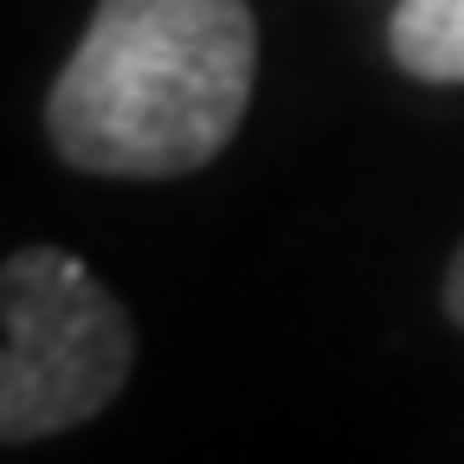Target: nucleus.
Returning <instances> with one entry per match:
<instances>
[{
	"mask_svg": "<svg viewBox=\"0 0 464 464\" xmlns=\"http://www.w3.org/2000/svg\"><path fill=\"white\" fill-rule=\"evenodd\" d=\"M252 78L258 20L246 0H97L52 78L45 136L78 174H188L246 123Z\"/></svg>",
	"mask_w": 464,
	"mask_h": 464,
	"instance_id": "nucleus-1",
	"label": "nucleus"
},
{
	"mask_svg": "<svg viewBox=\"0 0 464 464\" xmlns=\"http://www.w3.org/2000/svg\"><path fill=\"white\" fill-rule=\"evenodd\" d=\"M136 368L130 310L58 246H20L0 271V439L33 445L97 420Z\"/></svg>",
	"mask_w": 464,
	"mask_h": 464,
	"instance_id": "nucleus-2",
	"label": "nucleus"
},
{
	"mask_svg": "<svg viewBox=\"0 0 464 464\" xmlns=\"http://www.w3.org/2000/svg\"><path fill=\"white\" fill-rule=\"evenodd\" d=\"M387 52L420 84H464V0H400Z\"/></svg>",
	"mask_w": 464,
	"mask_h": 464,
	"instance_id": "nucleus-3",
	"label": "nucleus"
},
{
	"mask_svg": "<svg viewBox=\"0 0 464 464\" xmlns=\"http://www.w3.org/2000/svg\"><path fill=\"white\" fill-rule=\"evenodd\" d=\"M445 310L451 323H464V246L451 252V271H445Z\"/></svg>",
	"mask_w": 464,
	"mask_h": 464,
	"instance_id": "nucleus-4",
	"label": "nucleus"
}]
</instances>
